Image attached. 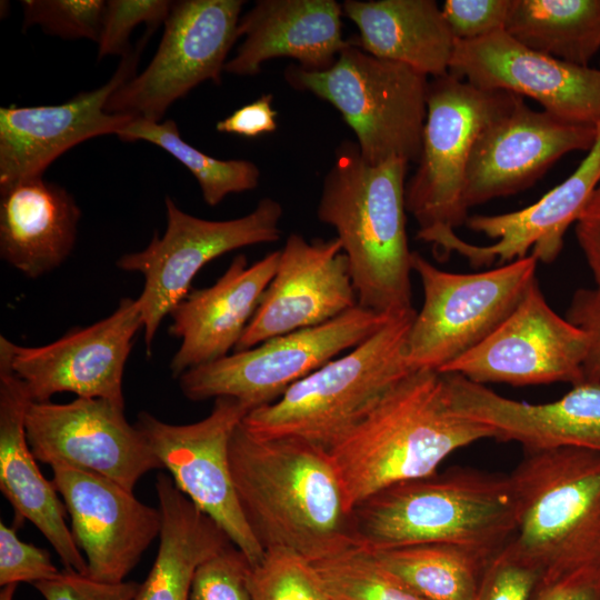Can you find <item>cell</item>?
Wrapping results in <instances>:
<instances>
[{"mask_svg": "<svg viewBox=\"0 0 600 600\" xmlns=\"http://www.w3.org/2000/svg\"><path fill=\"white\" fill-rule=\"evenodd\" d=\"M51 469L72 537L87 561L86 576L107 583L124 581L160 536V509L100 474L66 464Z\"/></svg>", "mask_w": 600, "mask_h": 600, "instance_id": "cell-19", "label": "cell"}, {"mask_svg": "<svg viewBox=\"0 0 600 600\" xmlns=\"http://www.w3.org/2000/svg\"><path fill=\"white\" fill-rule=\"evenodd\" d=\"M391 317L379 330L291 386L277 401L252 409L242 426L260 438H297L326 450L413 370L407 337L416 316Z\"/></svg>", "mask_w": 600, "mask_h": 600, "instance_id": "cell-6", "label": "cell"}, {"mask_svg": "<svg viewBox=\"0 0 600 600\" xmlns=\"http://www.w3.org/2000/svg\"><path fill=\"white\" fill-rule=\"evenodd\" d=\"M273 96L262 94L257 100L234 110L229 117L216 124L219 132L234 133L256 138L277 129V112L272 108Z\"/></svg>", "mask_w": 600, "mask_h": 600, "instance_id": "cell-44", "label": "cell"}, {"mask_svg": "<svg viewBox=\"0 0 600 600\" xmlns=\"http://www.w3.org/2000/svg\"><path fill=\"white\" fill-rule=\"evenodd\" d=\"M513 0H447L441 9L457 41H469L506 29Z\"/></svg>", "mask_w": 600, "mask_h": 600, "instance_id": "cell-39", "label": "cell"}, {"mask_svg": "<svg viewBox=\"0 0 600 600\" xmlns=\"http://www.w3.org/2000/svg\"><path fill=\"white\" fill-rule=\"evenodd\" d=\"M391 573L427 600H474L491 558L447 543H423L371 551Z\"/></svg>", "mask_w": 600, "mask_h": 600, "instance_id": "cell-31", "label": "cell"}, {"mask_svg": "<svg viewBox=\"0 0 600 600\" xmlns=\"http://www.w3.org/2000/svg\"><path fill=\"white\" fill-rule=\"evenodd\" d=\"M81 210L61 186L34 177L0 187V257L29 278L60 267L71 253Z\"/></svg>", "mask_w": 600, "mask_h": 600, "instance_id": "cell-27", "label": "cell"}, {"mask_svg": "<svg viewBox=\"0 0 600 600\" xmlns=\"http://www.w3.org/2000/svg\"><path fill=\"white\" fill-rule=\"evenodd\" d=\"M151 32L121 58L103 86L60 104L0 108V187L42 177L67 150L98 136L117 134L134 119L109 113L104 108L110 96L136 76L140 53Z\"/></svg>", "mask_w": 600, "mask_h": 600, "instance_id": "cell-20", "label": "cell"}, {"mask_svg": "<svg viewBox=\"0 0 600 600\" xmlns=\"http://www.w3.org/2000/svg\"><path fill=\"white\" fill-rule=\"evenodd\" d=\"M123 410L99 398L31 401L26 412L30 449L39 462L79 468L133 491L142 476L162 466Z\"/></svg>", "mask_w": 600, "mask_h": 600, "instance_id": "cell-15", "label": "cell"}, {"mask_svg": "<svg viewBox=\"0 0 600 600\" xmlns=\"http://www.w3.org/2000/svg\"><path fill=\"white\" fill-rule=\"evenodd\" d=\"M143 322L137 299L123 298L108 317L73 328L40 347H22L3 334L10 363L34 402L60 392L99 398L124 407L122 378L137 332Z\"/></svg>", "mask_w": 600, "mask_h": 600, "instance_id": "cell-16", "label": "cell"}, {"mask_svg": "<svg viewBox=\"0 0 600 600\" xmlns=\"http://www.w3.org/2000/svg\"><path fill=\"white\" fill-rule=\"evenodd\" d=\"M442 374L452 410L492 428L496 440L518 442L523 450L600 451V383L584 380L554 401L528 403L458 373Z\"/></svg>", "mask_w": 600, "mask_h": 600, "instance_id": "cell-22", "label": "cell"}, {"mask_svg": "<svg viewBox=\"0 0 600 600\" xmlns=\"http://www.w3.org/2000/svg\"><path fill=\"white\" fill-rule=\"evenodd\" d=\"M600 183V122L592 148L579 167L537 202L507 213L469 216L466 224L497 241L477 246L459 239L454 252L470 266L480 268L494 261L499 266L532 253L550 264L560 254L568 228L576 223Z\"/></svg>", "mask_w": 600, "mask_h": 600, "instance_id": "cell-23", "label": "cell"}, {"mask_svg": "<svg viewBox=\"0 0 600 600\" xmlns=\"http://www.w3.org/2000/svg\"><path fill=\"white\" fill-rule=\"evenodd\" d=\"M60 570L42 548L22 541L14 527L0 522V586L51 580Z\"/></svg>", "mask_w": 600, "mask_h": 600, "instance_id": "cell-38", "label": "cell"}, {"mask_svg": "<svg viewBox=\"0 0 600 600\" xmlns=\"http://www.w3.org/2000/svg\"><path fill=\"white\" fill-rule=\"evenodd\" d=\"M597 126L563 121L531 109L522 97L478 137L468 162L466 207L518 193L531 187L560 158L589 151Z\"/></svg>", "mask_w": 600, "mask_h": 600, "instance_id": "cell-18", "label": "cell"}, {"mask_svg": "<svg viewBox=\"0 0 600 600\" xmlns=\"http://www.w3.org/2000/svg\"><path fill=\"white\" fill-rule=\"evenodd\" d=\"M251 600H330L313 566L297 553L267 550L251 567Z\"/></svg>", "mask_w": 600, "mask_h": 600, "instance_id": "cell-34", "label": "cell"}, {"mask_svg": "<svg viewBox=\"0 0 600 600\" xmlns=\"http://www.w3.org/2000/svg\"><path fill=\"white\" fill-rule=\"evenodd\" d=\"M284 77L291 87L313 93L341 113L370 164L393 158L418 163L428 77L364 52L353 39L328 70L310 72L292 64Z\"/></svg>", "mask_w": 600, "mask_h": 600, "instance_id": "cell-8", "label": "cell"}, {"mask_svg": "<svg viewBox=\"0 0 600 600\" xmlns=\"http://www.w3.org/2000/svg\"><path fill=\"white\" fill-rule=\"evenodd\" d=\"M509 476L517 524L506 548L539 579L600 570V451L524 450Z\"/></svg>", "mask_w": 600, "mask_h": 600, "instance_id": "cell-5", "label": "cell"}, {"mask_svg": "<svg viewBox=\"0 0 600 600\" xmlns=\"http://www.w3.org/2000/svg\"><path fill=\"white\" fill-rule=\"evenodd\" d=\"M538 580V572L504 547L486 567L474 600H529Z\"/></svg>", "mask_w": 600, "mask_h": 600, "instance_id": "cell-40", "label": "cell"}, {"mask_svg": "<svg viewBox=\"0 0 600 600\" xmlns=\"http://www.w3.org/2000/svg\"><path fill=\"white\" fill-rule=\"evenodd\" d=\"M390 318L357 304L326 323L192 368L179 378L181 392L191 401L233 398L251 410L270 404L296 382L368 339Z\"/></svg>", "mask_w": 600, "mask_h": 600, "instance_id": "cell-11", "label": "cell"}, {"mask_svg": "<svg viewBox=\"0 0 600 600\" xmlns=\"http://www.w3.org/2000/svg\"><path fill=\"white\" fill-rule=\"evenodd\" d=\"M172 7L168 0H111L106 2L102 29L98 41V59L129 54L130 36L136 27L146 23L154 30L164 23Z\"/></svg>", "mask_w": 600, "mask_h": 600, "instance_id": "cell-36", "label": "cell"}, {"mask_svg": "<svg viewBox=\"0 0 600 600\" xmlns=\"http://www.w3.org/2000/svg\"><path fill=\"white\" fill-rule=\"evenodd\" d=\"M156 492L162 516L159 548L133 600H189L198 566L232 543L178 490L170 476H157Z\"/></svg>", "mask_w": 600, "mask_h": 600, "instance_id": "cell-29", "label": "cell"}, {"mask_svg": "<svg viewBox=\"0 0 600 600\" xmlns=\"http://www.w3.org/2000/svg\"><path fill=\"white\" fill-rule=\"evenodd\" d=\"M32 401L13 371L0 337V490L10 502L19 529L30 521L58 553L63 568L87 574V561L66 523V507L52 481L41 473L26 432Z\"/></svg>", "mask_w": 600, "mask_h": 600, "instance_id": "cell-24", "label": "cell"}, {"mask_svg": "<svg viewBox=\"0 0 600 600\" xmlns=\"http://www.w3.org/2000/svg\"><path fill=\"white\" fill-rule=\"evenodd\" d=\"M449 73L484 90L529 97L543 111L570 123L600 122V68L534 51L504 30L456 41Z\"/></svg>", "mask_w": 600, "mask_h": 600, "instance_id": "cell-17", "label": "cell"}, {"mask_svg": "<svg viewBox=\"0 0 600 600\" xmlns=\"http://www.w3.org/2000/svg\"><path fill=\"white\" fill-rule=\"evenodd\" d=\"M504 31L534 51L589 67L600 50V0H513Z\"/></svg>", "mask_w": 600, "mask_h": 600, "instance_id": "cell-30", "label": "cell"}, {"mask_svg": "<svg viewBox=\"0 0 600 600\" xmlns=\"http://www.w3.org/2000/svg\"><path fill=\"white\" fill-rule=\"evenodd\" d=\"M241 0L172 2L159 47L148 67L120 86L106 111L160 122L168 108L204 81L221 83L238 38Z\"/></svg>", "mask_w": 600, "mask_h": 600, "instance_id": "cell-13", "label": "cell"}, {"mask_svg": "<svg viewBox=\"0 0 600 600\" xmlns=\"http://www.w3.org/2000/svg\"><path fill=\"white\" fill-rule=\"evenodd\" d=\"M312 566L330 600H427L362 547Z\"/></svg>", "mask_w": 600, "mask_h": 600, "instance_id": "cell-33", "label": "cell"}, {"mask_svg": "<svg viewBox=\"0 0 600 600\" xmlns=\"http://www.w3.org/2000/svg\"><path fill=\"white\" fill-rule=\"evenodd\" d=\"M587 334L547 302L536 279L506 320L439 372L516 387L584 381Z\"/></svg>", "mask_w": 600, "mask_h": 600, "instance_id": "cell-14", "label": "cell"}, {"mask_svg": "<svg viewBox=\"0 0 600 600\" xmlns=\"http://www.w3.org/2000/svg\"><path fill=\"white\" fill-rule=\"evenodd\" d=\"M492 428L454 412L443 374L416 370L389 390L328 449L349 511L391 486L434 474L454 451Z\"/></svg>", "mask_w": 600, "mask_h": 600, "instance_id": "cell-2", "label": "cell"}, {"mask_svg": "<svg viewBox=\"0 0 600 600\" xmlns=\"http://www.w3.org/2000/svg\"><path fill=\"white\" fill-rule=\"evenodd\" d=\"M408 166L398 158L370 164L357 142L344 140L336 150L317 207L318 219L337 232L358 304L387 317L414 311L406 229Z\"/></svg>", "mask_w": 600, "mask_h": 600, "instance_id": "cell-3", "label": "cell"}, {"mask_svg": "<svg viewBox=\"0 0 600 600\" xmlns=\"http://www.w3.org/2000/svg\"><path fill=\"white\" fill-rule=\"evenodd\" d=\"M529 600H600V570L539 579Z\"/></svg>", "mask_w": 600, "mask_h": 600, "instance_id": "cell-43", "label": "cell"}, {"mask_svg": "<svg viewBox=\"0 0 600 600\" xmlns=\"http://www.w3.org/2000/svg\"><path fill=\"white\" fill-rule=\"evenodd\" d=\"M576 237L600 289V183L576 221Z\"/></svg>", "mask_w": 600, "mask_h": 600, "instance_id": "cell-45", "label": "cell"}, {"mask_svg": "<svg viewBox=\"0 0 600 600\" xmlns=\"http://www.w3.org/2000/svg\"><path fill=\"white\" fill-rule=\"evenodd\" d=\"M352 517L370 551L447 543L493 558L514 533L517 501L509 474L459 467L386 488Z\"/></svg>", "mask_w": 600, "mask_h": 600, "instance_id": "cell-4", "label": "cell"}, {"mask_svg": "<svg viewBox=\"0 0 600 600\" xmlns=\"http://www.w3.org/2000/svg\"><path fill=\"white\" fill-rule=\"evenodd\" d=\"M358 304L348 259L337 238L288 236L276 273L233 351L326 323Z\"/></svg>", "mask_w": 600, "mask_h": 600, "instance_id": "cell-21", "label": "cell"}, {"mask_svg": "<svg viewBox=\"0 0 600 600\" xmlns=\"http://www.w3.org/2000/svg\"><path fill=\"white\" fill-rule=\"evenodd\" d=\"M106 2L101 0H23V30L39 26L62 39H89L98 43Z\"/></svg>", "mask_w": 600, "mask_h": 600, "instance_id": "cell-35", "label": "cell"}, {"mask_svg": "<svg viewBox=\"0 0 600 600\" xmlns=\"http://www.w3.org/2000/svg\"><path fill=\"white\" fill-rule=\"evenodd\" d=\"M167 228L153 234L141 251L126 253L117 267L138 272L144 284L137 298L148 354L164 317L189 293L196 274L227 252L274 242L280 239L281 204L261 199L248 214L229 220H207L191 216L167 197Z\"/></svg>", "mask_w": 600, "mask_h": 600, "instance_id": "cell-10", "label": "cell"}, {"mask_svg": "<svg viewBox=\"0 0 600 600\" xmlns=\"http://www.w3.org/2000/svg\"><path fill=\"white\" fill-rule=\"evenodd\" d=\"M538 259L529 256L476 273L439 269L412 251L423 302L407 337L413 370H441L490 336L513 311L537 279Z\"/></svg>", "mask_w": 600, "mask_h": 600, "instance_id": "cell-9", "label": "cell"}, {"mask_svg": "<svg viewBox=\"0 0 600 600\" xmlns=\"http://www.w3.org/2000/svg\"><path fill=\"white\" fill-rule=\"evenodd\" d=\"M342 4L334 0H259L240 18L244 37L224 71L256 76L274 58H292L310 72L324 71L350 44L342 37Z\"/></svg>", "mask_w": 600, "mask_h": 600, "instance_id": "cell-26", "label": "cell"}, {"mask_svg": "<svg viewBox=\"0 0 600 600\" xmlns=\"http://www.w3.org/2000/svg\"><path fill=\"white\" fill-rule=\"evenodd\" d=\"M251 567L233 544L226 547L198 566L189 600H251Z\"/></svg>", "mask_w": 600, "mask_h": 600, "instance_id": "cell-37", "label": "cell"}, {"mask_svg": "<svg viewBox=\"0 0 600 600\" xmlns=\"http://www.w3.org/2000/svg\"><path fill=\"white\" fill-rule=\"evenodd\" d=\"M342 12L359 29L364 52L428 77L449 73L456 39L433 0H346Z\"/></svg>", "mask_w": 600, "mask_h": 600, "instance_id": "cell-28", "label": "cell"}, {"mask_svg": "<svg viewBox=\"0 0 600 600\" xmlns=\"http://www.w3.org/2000/svg\"><path fill=\"white\" fill-rule=\"evenodd\" d=\"M280 250L252 264L236 256L211 286L191 289L171 310L169 332L181 340L170 362L172 377L213 362L234 350L272 280Z\"/></svg>", "mask_w": 600, "mask_h": 600, "instance_id": "cell-25", "label": "cell"}, {"mask_svg": "<svg viewBox=\"0 0 600 600\" xmlns=\"http://www.w3.org/2000/svg\"><path fill=\"white\" fill-rule=\"evenodd\" d=\"M566 318L588 338L582 366L584 380L600 383V289H578L572 296Z\"/></svg>", "mask_w": 600, "mask_h": 600, "instance_id": "cell-42", "label": "cell"}, {"mask_svg": "<svg viewBox=\"0 0 600 600\" xmlns=\"http://www.w3.org/2000/svg\"><path fill=\"white\" fill-rule=\"evenodd\" d=\"M229 456L242 511L264 551H290L313 563L361 547L324 448L260 438L241 422Z\"/></svg>", "mask_w": 600, "mask_h": 600, "instance_id": "cell-1", "label": "cell"}, {"mask_svg": "<svg viewBox=\"0 0 600 600\" xmlns=\"http://www.w3.org/2000/svg\"><path fill=\"white\" fill-rule=\"evenodd\" d=\"M518 96L478 88L451 73L429 81L427 118L418 168L406 183V210L418 223L417 238L430 243L438 260L466 224V173L482 130Z\"/></svg>", "mask_w": 600, "mask_h": 600, "instance_id": "cell-7", "label": "cell"}, {"mask_svg": "<svg viewBox=\"0 0 600 600\" xmlns=\"http://www.w3.org/2000/svg\"><path fill=\"white\" fill-rule=\"evenodd\" d=\"M17 587V583L1 587L0 600H13Z\"/></svg>", "mask_w": 600, "mask_h": 600, "instance_id": "cell-46", "label": "cell"}, {"mask_svg": "<svg viewBox=\"0 0 600 600\" xmlns=\"http://www.w3.org/2000/svg\"><path fill=\"white\" fill-rule=\"evenodd\" d=\"M249 411L243 402L221 397L206 418L193 423L172 424L142 411L134 424L178 490L254 566L266 551L242 511L229 456L231 437Z\"/></svg>", "mask_w": 600, "mask_h": 600, "instance_id": "cell-12", "label": "cell"}, {"mask_svg": "<svg viewBox=\"0 0 600 600\" xmlns=\"http://www.w3.org/2000/svg\"><path fill=\"white\" fill-rule=\"evenodd\" d=\"M122 141L153 143L182 163L197 179L204 202L219 204L227 196L257 188L260 170L248 160L216 159L186 142L174 120L160 122L136 118L116 134Z\"/></svg>", "mask_w": 600, "mask_h": 600, "instance_id": "cell-32", "label": "cell"}, {"mask_svg": "<svg viewBox=\"0 0 600 600\" xmlns=\"http://www.w3.org/2000/svg\"><path fill=\"white\" fill-rule=\"evenodd\" d=\"M33 586L46 600H133L139 588L134 581L107 583L64 568Z\"/></svg>", "mask_w": 600, "mask_h": 600, "instance_id": "cell-41", "label": "cell"}]
</instances>
